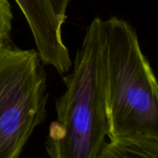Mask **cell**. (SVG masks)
Listing matches in <instances>:
<instances>
[{"label": "cell", "instance_id": "4", "mask_svg": "<svg viewBox=\"0 0 158 158\" xmlns=\"http://www.w3.org/2000/svg\"><path fill=\"white\" fill-rule=\"evenodd\" d=\"M72 1L15 0L29 25L42 64L56 69L60 75L67 74L72 67L63 40V26Z\"/></svg>", "mask_w": 158, "mask_h": 158}, {"label": "cell", "instance_id": "5", "mask_svg": "<svg viewBox=\"0 0 158 158\" xmlns=\"http://www.w3.org/2000/svg\"><path fill=\"white\" fill-rule=\"evenodd\" d=\"M96 158H158V138H124L105 143Z\"/></svg>", "mask_w": 158, "mask_h": 158}, {"label": "cell", "instance_id": "6", "mask_svg": "<svg viewBox=\"0 0 158 158\" xmlns=\"http://www.w3.org/2000/svg\"><path fill=\"white\" fill-rule=\"evenodd\" d=\"M13 13L8 0H0V48L12 44Z\"/></svg>", "mask_w": 158, "mask_h": 158}, {"label": "cell", "instance_id": "2", "mask_svg": "<svg viewBox=\"0 0 158 158\" xmlns=\"http://www.w3.org/2000/svg\"><path fill=\"white\" fill-rule=\"evenodd\" d=\"M103 26L107 137L158 138L157 81L137 31L116 16Z\"/></svg>", "mask_w": 158, "mask_h": 158}, {"label": "cell", "instance_id": "1", "mask_svg": "<svg viewBox=\"0 0 158 158\" xmlns=\"http://www.w3.org/2000/svg\"><path fill=\"white\" fill-rule=\"evenodd\" d=\"M94 18L64 75L65 93L56 99V119L45 143L48 158H96L108 134L106 109L104 26Z\"/></svg>", "mask_w": 158, "mask_h": 158}, {"label": "cell", "instance_id": "3", "mask_svg": "<svg viewBox=\"0 0 158 158\" xmlns=\"http://www.w3.org/2000/svg\"><path fill=\"white\" fill-rule=\"evenodd\" d=\"M34 49L0 48V158H19L46 116V73Z\"/></svg>", "mask_w": 158, "mask_h": 158}]
</instances>
